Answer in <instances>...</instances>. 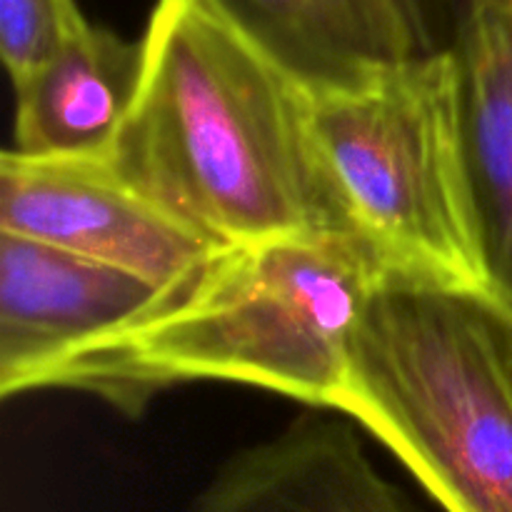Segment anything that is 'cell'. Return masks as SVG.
Wrapping results in <instances>:
<instances>
[{
	"instance_id": "obj_1",
	"label": "cell",
	"mask_w": 512,
	"mask_h": 512,
	"mask_svg": "<svg viewBox=\"0 0 512 512\" xmlns=\"http://www.w3.org/2000/svg\"><path fill=\"white\" fill-rule=\"evenodd\" d=\"M108 163L215 248L323 235L310 90L213 0H155Z\"/></svg>"
},
{
	"instance_id": "obj_2",
	"label": "cell",
	"mask_w": 512,
	"mask_h": 512,
	"mask_svg": "<svg viewBox=\"0 0 512 512\" xmlns=\"http://www.w3.org/2000/svg\"><path fill=\"white\" fill-rule=\"evenodd\" d=\"M380 283L343 235L215 248L143 313L55 360L30 390H78L128 418L185 383L250 385L335 410Z\"/></svg>"
},
{
	"instance_id": "obj_3",
	"label": "cell",
	"mask_w": 512,
	"mask_h": 512,
	"mask_svg": "<svg viewBox=\"0 0 512 512\" xmlns=\"http://www.w3.org/2000/svg\"><path fill=\"white\" fill-rule=\"evenodd\" d=\"M308 128L330 235L383 280L493 298L450 50L310 90Z\"/></svg>"
},
{
	"instance_id": "obj_4",
	"label": "cell",
	"mask_w": 512,
	"mask_h": 512,
	"mask_svg": "<svg viewBox=\"0 0 512 512\" xmlns=\"http://www.w3.org/2000/svg\"><path fill=\"white\" fill-rule=\"evenodd\" d=\"M335 413L375 435L445 512H512V378L495 298L383 280Z\"/></svg>"
},
{
	"instance_id": "obj_5",
	"label": "cell",
	"mask_w": 512,
	"mask_h": 512,
	"mask_svg": "<svg viewBox=\"0 0 512 512\" xmlns=\"http://www.w3.org/2000/svg\"><path fill=\"white\" fill-rule=\"evenodd\" d=\"M0 233L168 285L215 250L100 158H0Z\"/></svg>"
},
{
	"instance_id": "obj_6",
	"label": "cell",
	"mask_w": 512,
	"mask_h": 512,
	"mask_svg": "<svg viewBox=\"0 0 512 512\" xmlns=\"http://www.w3.org/2000/svg\"><path fill=\"white\" fill-rule=\"evenodd\" d=\"M165 285L0 233V395L30 393L45 368L155 303Z\"/></svg>"
},
{
	"instance_id": "obj_7",
	"label": "cell",
	"mask_w": 512,
	"mask_h": 512,
	"mask_svg": "<svg viewBox=\"0 0 512 512\" xmlns=\"http://www.w3.org/2000/svg\"><path fill=\"white\" fill-rule=\"evenodd\" d=\"M190 512H420L350 418L310 413L225 460Z\"/></svg>"
},
{
	"instance_id": "obj_8",
	"label": "cell",
	"mask_w": 512,
	"mask_h": 512,
	"mask_svg": "<svg viewBox=\"0 0 512 512\" xmlns=\"http://www.w3.org/2000/svg\"><path fill=\"white\" fill-rule=\"evenodd\" d=\"M140 70V40L120 38L83 15L53 58L13 88V150L108 160L133 110Z\"/></svg>"
},
{
	"instance_id": "obj_9",
	"label": "cell",
	"mask_w": 512,
	"mask_h": 512,
	"mask_svg": "<svg viewBox=\"0 0 512 512\" xmlns=\"http://www.w3.org/2000/svg\"><path fill=\"white\" fill-rule=\"evenodd\" d=\"M450 53L493 298L512 310V0H458Z\"/></svg>"
},
{
	"instance_id": "obj_10",
	"label": "cell",
	"mask_w": 512,
	"mask_h": 512,
	"mask_svg": "<svg viewBox=\"0 0 512 512\" xmlns=\"http://www.w3.org/2000/svg\"><path fill=\"white\" fill-rule=\"evenodd\" d=\"M308 90L365 83L398 65L358 0H213Z\"/></svg>"
},
{
	"instance_id": "obj_11",
	"label": "cell",
	"mask_w": 512,
	"mask_h": 512,
	"mask_svg": "<svg viewBox=\"0 0 512 512\" xmlns=\"http://www.w3.org/2000/svg\"><path fill=\"white\" fill-rule=\"evenodd\" d=\"M80 18L75 0H0V53L13 88L53 58Z\"/></svg>"
},
{
	"instance_id": "obj_12",
	"label": "cell",
	"mask_w": 512,
	"mask_h": 512,
	"mask_svg": "<svg viewBox=\"0 0 512 512\" xmlns=\"http://www.w3.org/2000/svg\"><path fill=\"white\" fill-rule=\"evenodd\" d=\"M395 63L448 53L458 0H358Z\"/></svg>"
},
{
	"instance_id": "obj_13",
	"label": "cell",
	"mask_w": 512,
	"mask_h": 512,
	"mask_svg": "<svg viewBox=\"0 0 512 512\" xmlns=\"http://www.w3.org/2000/svg\"><path fill=\"white\" fill-rule=\"evenodd\" d=\"M495 315H498L500 343H503L505 363H508L510 378H512V310H508L503 303H498V300H495Z\"/></svg>"
}]
</instances>
